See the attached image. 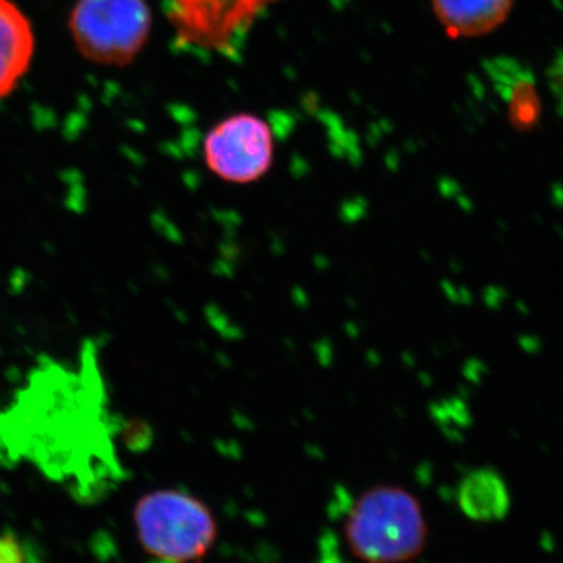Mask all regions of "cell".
<instances>
[{"instance_id": "cell-1", "label": "cell", "mask_w": 563, "mask_h": 563, "mask_svg": "<svg viewBox=\"0 0 563 563\" xmlns=\"http://www.w3.org/2000/svg\"><path fill=\"white\" fill-rule=\"evenodd\" d=\"M344 536L358 561L406 563L424 551L428 523L412 493L396 485H376L352 504Z\"/></svg>"}, {"instance_id": "cell-2", "label": "cell", "mask_w": 563, "mask_h": 563, "mask_svg": "<svg viewBox=\"0 0 563 563\" xmlns=\"http://www.w3.org/2000/svg\"><path fill=\"white\" fill-rule=\"evenodd\" d=\"M143 550L166 563L203 561L218 536L209 507L181 490H155L136 503L133 510Z\"/></svg>"}, {"instance_id": "cell-3", "label": "cell", "mask_w": 563, "mask_h": 563, "mask_svg": "<svg viewBox=\"0 0 563 563\" xmlns=\"http://www.w3.org/2000/svg\"><path fill=\"white\" fill-rule=\"evenodd\" d=\"M68 27L85 60L125 68L150 41L152 11L146 0H77Z\"/></svg>"}, {"instance_id": "cell-4", "label": "cell", "mask_w": 563, "mask_h": 563, "mask_svg": "<svg viewBox=\"0 0 563 563\" xmlns=\"http://www.w3.org/2000/svg\"><path fill=\"white\" fill-rule=\"evenodd\" d=\"M203 157L210 172L220 179L231 184H252L272 169V128L255 114H233L214 125L206 136Z\"/></svg>"}, {"instance_id": "cell-5", "label": "cell", "mask_w": 563, "mask_h": 563, "mask_svg": "<svg viewBox=\"0 0 563 563\" xmlns=\"http://www.w3.org/2000/svg\"><path fill=\"white\" fill-rule=\"evenodd\" d=\"M277 0H172L169 21L180 43L195 49L225 52L246 35Z\"/></svg>"}, {"instance_id": "cell-6", "label": "cell", "mask_w": 563, "mask_h": 563, "mask_svg": "<svg viewBox=\"0 0 563 563\" xmlns=\"http://www.w3.org/2000/svg\"><path fill=\"white\" fill-rule=\"evenodd\" d=\"M35 55L32 22L13 2L0 0V101L14 91Z\"/></svg>"}, {"instance_id": "cell-7", "label": "cell", "mask_w": 563, "mask_h": 563, "mask_svg": "<svg viewBox=\"0 0 563 563\" xmlns=\"http://www.w3.org/2000/svg\"><path fill=\"white\" fill-rule=\"evenodd\" d=\"M515 0H432L433 11L451 38H477L503 25Z\"/></svg>"}, {"instance_id": "cell-8", "label": "cell", "mask_w": 563, "mask_h": 563, "mask_svg": "<svg viewBox=\"0 0 563 563\" xmlns=\"http://www.w3.org/2000/svg\"><path fill=\"white\" fill-rule=\"evenodd\" d=\"M459 506L466 517L479 523L498 521L509 512V490L503 477L493 470H474L463 477L459 487Z\"/></svg>"}, {"instance_id": "cell-9", "label": "cell", "mask_w": 563, "mask_h": 563, "mask_svg": "<svg viewBox=\"0 0 563 563\" xmlns=\"http://www.w3.org/2000/svg\"><path fill=\"white\" fill-rule=\"evenodd\" d=\"M515 125H532L539 118V98L532 87H518L510 107Z\"/></svg>"}, {"instance_id": "cell-10", "label": "cell", "mask_w": 563, "mask_h": 563, "mask_svg": "<svg viewBox=\"0 0 563 563\" xmlns=\"http://www.w3.org/2000/svg\"><path fill=\"white\" fill-rule=\"evenodd\" d=\"M0 563H25L24 548L13 536H0Z\"/></svg>"}, {"instance_id": "cell-11", "label": "cell", "mask_w": 563, "mask_h": 563, "mask_svg": "<svg viewBox=\"0 0 563 563\" xmlns=\"http://www.w3.org/2000/svg\"><path fill=\"white\" fill-rule=\"evenodd\" d=\"M196 563H203V561H198V562H196Z\"/></svg>"}]
</instances>
